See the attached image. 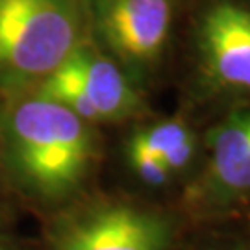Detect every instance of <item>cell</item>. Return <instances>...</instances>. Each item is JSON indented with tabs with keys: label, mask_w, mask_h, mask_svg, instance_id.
I'll return each instance as SVG.
<instances>
[{
	"label": "cell",
	"mask_w": 250,
	"mask_h": 250,
	"mask_svg": "<svg viewBox=\"0 0 250 250\" xmlns=\"http://www.w3.org/2000/svg\"><path fill=\"white\" fill-rule=\"evenodd\" d=\"M89 125L36 91L11 95L0 113L4 158L11 176L37 200L67 198L80 188L93 161Z\"/></svg>",
	"instance_id": "1"
},
{
	"label": "cell",
	"mask_w": 250,
	"mask_h": 250,
	"mask_svg": "<svg viewBox=\"0 0 250 250\" xmlns=\"http://www.w3.org/2000/svg\"><path fill=\"white\" fill-rule=\"evenodd\" d=\"M87 0H0V91L39 85L87 41Z\"/></svg>",
	"instance_id": "2"
},
{
	"label": "cell",
	"mask_w": 250,
	"mask_h": 250,
	"mask_svg": "<svg viewBox=\"0 0 250 250\" xmlns=\"http://www.w3.org/2000/svg\"><path fill=\"white\" fill-rule=\"evenodd\" d=\"M89 22L111 56L132 72L161 60L172 26V0H87Z\"/></svg>",
	"instance_id": "3"
},
{
	"label": "cell",
	"mask_w": 250,
	"mask_h": 250,
	"mask_svg": "<svg viewBox=\"0 0 250 250\" xmlns=\"http://www.w3.org/2000/svg\"><path fill=\"white\" fill-rule=\"evenodd\" d=\"M172 226L163 215L126 204H102L58 224L50 250H170Z\"/></svg>",
	"instance_id": "4"
},
{
	"label": "cell",
	"mask_w": 250,
	"mask_h": 250,
	"mask_svg": "<svg viewBox=\"0 0 250 250\" xmlns=\"http://www.w3.org/2000/svg\"><path fill=\"white\" fill-rule=\"evenodd\" d=\"M198 65L211 85L250 93V9L221 0L204 9L197 26Z\"/></svg>",
	"instance_id": "5"
},
{
	"label": "cell",
	"mask_w": 250,
	"mask_h": 250,
	"mask_svg": "<svg viewBox=\"0 0 250 250\" xmlns=\"http://www.w3.org/2000/svg\"><path fill=\"white\" fill-rule=\"evenodd\" d=\"M65 65L76 76L100 123H115L134 117L143 102L115 60L99 48L82 43L69 56Z\"/></svg>",
	"instance_id": "6"
},
{
	"label": "cell",
	"mask_w": 250,
	"mask_h": 250,
	"mask_svg": "<svg viewBox=\"0 0 250 250\" xmlns=\"http://www.w3.org/2000/svg\"><path fill=\"white\" fill-rule=\"evenodd\" d=\"M208 198L228 202L250 191V107L235 109L209 134Z\"/></svg>",
	"instance_id": "7"
},
{
	"label": "cell",
	"mask_w": 250,
	"mask_h": 250,
	"mask_svg": "<svg viewBox=\"0 0 250 250\" xmlns=\"http://www.w3.org/2000/svg\"><path fill=\"white\" fill-rule=\"evenodd\" d=\"M189 137H193V132L180 121H167L160 123L150 128H145L132 137L130 143L135 146H141L145 150L152 152L156 156H163L172 146L180 145Z\"/></svg>",
	"instance_id": "8"
},
{
	"label": "cell",
	"mask_w": 250,
	"mask_h": 250,
	"mask_svg": "<svg viewBox=\"0 0 250 250\" xmlns=\"http://www.w3.org/2000/svg\"><path fill=\"white\" fill-rule=\"evenodd\" d=\"M128 158H130L135 174L148 186H161L172 174L167 169L165 161L161 160V156H156V154L145 150L141 146H135L132 143L128 145Z\"/></svg>",
	"instance_id": "9"
},
{
	"label": "cell",
	"mask_w": 250,
	"mask_h": 250,
	"mask_svg": "<svg viewBox=\"0 0 250 250\" xmlns=\"http://www.w3.org/2000/svg\"><path fill=\"white\" fill-rule=\"evenodd\" d=\"M193 154H195V135L186 139V141H182L176 146H172L170 150H167L161 156V160L165 161V165H167V169L170 172H176V170H182L188 167Z\"/></svg>",
	"instance_id": "10"
}]
</instances>
